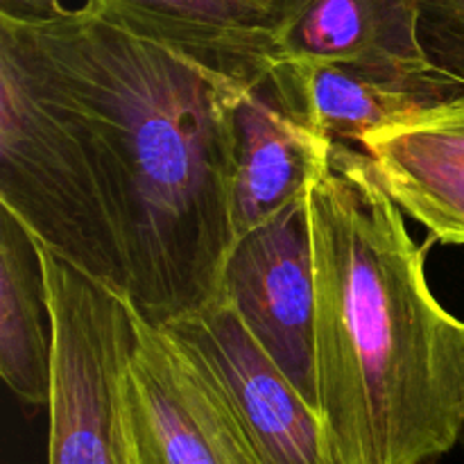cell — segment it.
<instances>
[{"label": "cell", "mask_w": 464, "mask_h": 464, "mask_svg": "<svg viewBox=\"0 0 464 464\" xmlns=\"http://www.w3.org/2000/svg\"><path fill=\"white\" fill-rule=\"evenodd\" d=\"M136 340L118 381L127 464H266L198 358L134 306Z\"/></svg>", "instance_id": "cell-4"}, {"label": "cell", "mask_w": 464, "mask_h": 464, "mask_svg": "<svg viewBox=\"0 0 464 464\" xmlns=\"http://www.w3.org/2000/svg\"><path fill=\"white\" fill-rule=\"evenodd\" d=\"M267 77L299 122L349 145L464 93L460 82L442 71L406 72L367 63L267 62Z\"/></svg>", "instance_id": "cell-7"}, {"label": "cell", "mask_w": 464, "mask_h": 464, "mask_svg": "<svg viewBox=\"0 0 464 464\" xmlns=\"http://www.w3.org/2000/svg\"><path fill=\"white\" fill-rule=\"evenodd\" d=\"M198 358L266 464H335L324 424L222 295L161 324Z\"/></svg>", "instance_id": "cell-5"}, {"label": "cell", "mask_w": 464, "mask_h": 464, "mask_svg": "<svg viewBox=\"0 0 464 464\" xmlns=\"http://www.w3.org/2000/svg\"><path fill=\"white\" fill-rule=\"evenodd\" d=\"M267 53L118 0L0 16V207L152 324L198 311L238 240L236 104Z\"/></svg>", "instance_id": "cell-1"}, {"label": "cell", "mask_w": 464, "mask_h": 464, "mask_svg": "<svg viewBox=\"0 0 464 464\" xmlns=\"http://www.w3.org/2000/svg\"><path fill=\"white\" fill-rule=\"evenodd\" d=\"M334 140L299 122L267 77V59L247 82L236 104V236L256 229L306 198L311 181Z\"/></svg>", "instance_id": "cell-10"}, {"label": "cell", "mask_w": 464, "mask_h": 464, "mask_svg": "<svg viewBox=\"0 0 464 464\" xmlns=\"http://www.w3.org/2000/svg\"><path fill=\"white\" fill-rule=\"evenodd\" d=\"M36 252L53 340L48 464H116L118 381L136 340L131 304L45 245Z\"/></svg>", "instance_id": "cell-3"}, {"label": "cell", "mask_w": 464, "mask_h": 464, "mask_svg": "<svg viewBox=\"0 0 464 464\" xmlns=\"http://www.w3.org/2000/svg\"><path fill=\"white\" fill-rule=\"evenodd\" d=\"M267 62L440 71L420 36V0H279Z\"/></svg>", "instance_id": "cell-8"}, {"label": "cell", "mask_w": 464, "mask_h": 464, "mask_svg": "<svg viewBox=\"0 0 464 464\" xmlns=\"http://www.w3.org/2000/svg\"><path fill=\"white\" fill-rule=\"evenodd\" d=\"M317 408L315 267L306 198L236 240L220 293Z\"/></svg>", "instance_id": "cell-6"}, {"label": "cell", "mask_w": 464, "mask_h": 464, "mask_svg": "<svg viewBox=\"0 0 464 464\" xmlns=\"http://www.w3.org/2000/svg\"><path fill=\"white\" fill-rule=\"evenodd\" d=\"M317 408L335 464H429L464 435V322L365 150L334 143L306 195Z\"/></svg>", "instance_id": "cell-2"}, {"label": "cell", "mask_w": 464, "mask_h": 464, "mask_svg": "<svg viewBox=\"0 0 464 464\" xmlns=\"http://www.w3.org/2000/svg\"><path fill=\"white\" fill-rule=\"evenodd\" d=\"M420 36L430 62L464 86V0H420Z\"/></svg>", "instance_id": "cell-13"}, {"label": "cell", "mask_w": 464, "mask_h": 464, "mask_svg": "<svg viewBox=\"0 0 464 464\" xmlns=\"http://www.w3.org/2000/svg\"><path fill=\"white\" fill-rule=\"evenodd\" d=\"M63 12L62 0H0V16L16 21H50Z\"/></svg>", "instance_id": "cell-14"}, {"label": "cell", "mask_w": 464, "mask_h": 464, "mask_svg": "<svg viewBox=\"0 0 464 464\" xmlns=\"http://www.w3.org/2000/svg\"><path fill=\"white\" fill-rule=\"evenodd\" d=\"M118 429H121V426H118ZM116 464H127L125 451H122V442H121V447H118V456H116Z\"/></svg>", "instance_id": "cell-15"}, {"label": "cell", "mask_w": 464, "mask_h": 464, "mask_svg": "<svg viewBox=\"0 0 464 464\" xmlns=\"http://www.w3.org/2000/svg\"><path fill=\"white\" fill-rule=\"evenodd\" d=\"M50 358V315L36 240L0 207V376L27 406H48Z\"/></svg>", "instance_id": "cell-11"}, {"label": "cell", "mask_w": 464, "mask_h": 464, "mask_svg": "<svg viewBox=\"0 0 464 464\" xmlns=\"http://www.w3.org/2000/svg\"><path fill=\"white\" fill-rule=\"evenodd\" d=\"M406 216L444 245H464V93L358 145Z\"/></svg>", "instance_id": "cell-9"}, {"label": "cell", "mask_w": 464, "mask_h": 464, "mask_svg": "<svg viewBox=\"0 0 464 464\" xmlns=\"http://www.w3.org/2000/svg\"><path fill=\"white\" fill-rule=\"evenodd\" d=\"M148 16L234 36H258L270 41L279 14V0H118Z\"/></svg>", "instance_id": "cell-12"}]
</instances>
